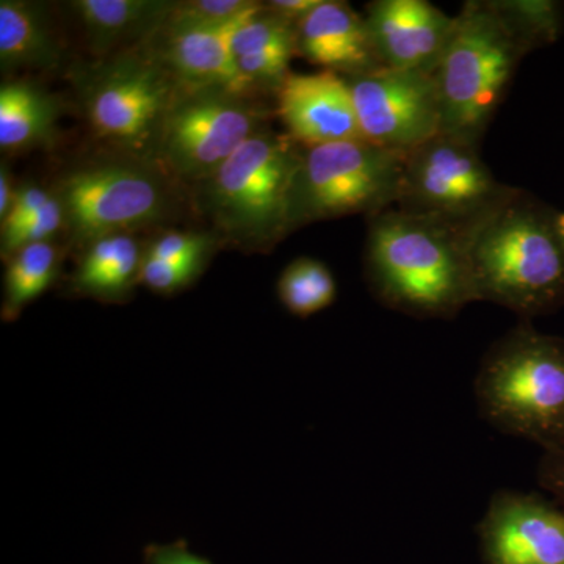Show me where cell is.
Masks as SVG:
<instances>
[{
	"mask_svg": "<svg viewBox=\"0 0 564 564\" xmlns=\"http://www.w3.org/2000/svg\"><path fill=\"white\" fill-rule=\"evenodd\" d=\"M484 220H447L395 206L369 217L364 267L375 299L417 318H452L477 302L470 250Z\"/></svg>",
	"mask_w": 564,
	"mask_h": 564,
	"instance_id": "1",
	"label": "cell"
},
{
	"mask_svg": "<svg viewBox=\"0 0 564 564\" xmlns=\"http://www.w3.org/2000/svg\"><path fill=\"white\" fill-rule=\"evenodd\" d=\"M556 212L514 192L478 226L470 250L475 300L491 302L524 321L564 303V250Z\"/></svg>",
	"mask_w": 564,
	"mask_h": 564,
	"instance_id": "2",
	"label": "cell"
},
{
	"mask_svg": "<svg viewBox=\"0 0 564 564\" xmlns=\"http://www.w3.org/2000/svg\"><path fill=\"white\" fill-rule=\"evenodd\" d=\"M474 395L499 432L543 451L564 447V339L519 323L486 352Z\"/></svg>",
	"mask_w": 564,
	"mask_h": 564,
	"instance_id": "3",
	"label": "cell"
},
{
	"mask_svg": "<svg viewBox=\"0 0 564 564\" xmlns=\"http://www.w3.org/2000/svg\"><path fill=\"white\" fill-rule=\"evenodd\" d=\"M532 47L505 21L492 0H469L455 17L436 77L441 132L480 144L519 63Z\"/></svg>",
	"mask_w": 564,
	"mask_h": 564,
	"instance_id": "4",
	"label": "cell"
},
{
	"mask_svg": "<svg viewBox=\"0 0 564 564\" xmlns=\"http://www.w3.org/2000/svg\"><path fill=\"white\" fill-rule=\"evenodd\" d=\"M304 148L261 131L204 181L203 206L234 245L269 251L293 231L292 209Z\"/></svg>",
	"mask_w": 564,
	"mask_h": 564,
	"instance_id": "5",
	"label": "cell"
},
{
	"mask_svg": "<svg viewBox=\"0 0 564 564\" xmlns=\"http://www.w3.org/2000/svg\"><path fill=\"white\" fill-rule=\"evenodd\" d=\"M404 155L362 139L304 148L293 195V231L345 215L373 217L395 206Z\"/></svg>",
	"mask_w": 564,
	"mask_h": 564,
	"instance_id": "6",
	"label": "cell"
},
{
	"mask_svg": "<svg viewBox=\"0 0 564 564\" xmlns=\"http://www.w3.org/2000/svg\"><path fill=\"white\" fill-rule=\"evenodd\" d=\"M514 192L494 177L478 144L440 132L404 155L395 207L447 220H484Z\"/></svg>",
	"mask_w": 564,
	"mask_h": 564,
	"instance_id": "7",
	"label": "cell"
},
{
	"mask_svg": "<svg viewBox=\"0 0 564 564\" xmlns=\"http://www.w3.org/2000/svg\"><path fill=\"white\" fill-rule=\"evenodd\" d=\"M169 185L144 162H102L63 177L57 198L74 239L88 245L161 220Z\"/></svg>",
	"mask_w": 564,
	"mask_h": 564,
	"instance_id": "8",
	"label": "cell"
},
{
	"mask_svg": "<svg viewBox=\"0 0 564 564\" xmlns=\"http://www.w3.org/2000/svg\"><path fill=\"white\" fill-rule=\"evenodd\" d=\"M263 118L245 96L223 88L184 87L163 118L159 154L180 176L206 181L245 141L263 131Z\"/></svg>",
	"mask_w": 564,
	"mask_h": 564,
	"instance_id": "9",
	"label": "cell"
},
{
	"mask_svg": "<svg viewBox=\"0 0 564 564\" xmlns=\"http://www.w3.org/2000/svg\"><path fill=\"white\" fill-rule=\"evenodd\" d=\"M345 79L362 140L408 154L441 132L443 115L434 74L380 68Z\"/></svg>",
	"mask_w": 564,
	"mask_h": 564,
	"instance_id": "10",
	"label": "cell"
},
{
	"mask_svg": "<svg viewBox=\"0 0 564 564\" xmlns=\"http://www.w3.org/2000/svg\"><path fill=\"white\" fill-rule=\"evenodd\" d=\"M176 90L158 57H122L96 70L85 91L88 120L98 135L133 150L158 143Z\"/></svg>",
	"mask_w": 564,
	"mask_h": 564,
	"instance_id": "11",
	"label": "cell"
},
{
	"mask_svg": "<svg viewBox=\"0 0 564 564\" xmlns=\"http://www.w3.org/2000/svg\"><path fill=\"white\" fill-rule=\"evenodd\" d=\"M485 564H564V508L540 494H494L478 525Z\"/></svg>",
	"mask_w": 564,
	"mask_h": 564,
	"instance_id": "12",
	"label": "cell"
},
{
	"mask_svg": "<svg viewBox=\"0 0 564 564\" xmlns=\"http://www.w3.org/2000/svg\"><path fill=\"white\" fill-rule=\"evenodd\" d=\"M366 24L384 68L436 73L455 17L426 0H375L367 3Z\"/></svg>",
	"mask_w": 564,
	"mask_h": 564,
	"instance_id": "13",
	"label": "cell"
},
{
	"mask_svg": "<svg viewBox=\"0 0 564 564\" xmlns=\"http://www.w3.org/2000/svg\"><path fill=\"white\" fill-rule=\"evenodd\" d=\"M276 113L300 147L362 139L350 87L340 74H289L276 91Z\"/></svg>",
	"mask_w": 564,
	"mask_h": 564,
	"instance_id": "14",
	"label": "cell"
},
{
	"mask_svg": "<svg viewBox=\"0 0 564 564\" xmlns=\"http://www.w3.org/2000/svg\"><path fill=\"white\" fill-rule=\"evenodd\" d=\"M248 17L220 28L166 22L162 28L166 35L159 61L184 87L223 88L236 95H248L252 87L239 73L232 52L234 32Z\"/></svg>",
	"mask_w": 564,
	"mask_h": 564,
	"instance_id": "15",
	"label": "cell"
},
{
	"mask_svg": "<svg viewBox=\"0 0 564 564\" xmlns=\"http://www.w3.org/2000/svg\"><path fill=\"white\" fill-rule=\"evenodd\" d=\"M299 54L325 70L344 73V77L361 76L380 68L366 18L348 3L322 0L296 25Z\"/></svg>",
	"mask_w": 564,
	"mask_h": 564,
	"instance_id": "16",
	"label": "cell"
},
{
	"mask_svg": "<svg viewBox=\"0 0 564 564\" xmlns=\"http://www.w3.org/2000/svg\"><path fill=\"white\" fill-rule=\"evenodd\" d=\"M143 256L137 240L128 234L101 237L85 247L70 278V292L104 303L126 302L140 284Z\"/></svg>",
	"mask_w": 564,
	"mask_h": 564,
	"instance_id": "17",
	"label": "cell"
},
{
	"mask_svg": "<svg viewBox=\"0 0 564 564\" xmlns=\"http://www.w3.org/2000/svg\"><path fill=\"white\" fill-rule=\"evenodd\" d=\"M79 14L95 52H107L148 32L162 31L176 3L155 0H77Z\"/></svg>",
	"mask_w": 564,
	"mask_h": 564,
	"instance_id": "18",
	"label": "cell"
},
{
	"mask_svg": "<svg viewBox=\"0 0 564 564\" xmlns=\"http://www.w3.org/2000/svg\"><path fill=\"white\" fill-rule=\"evenodd\" d=\"M61 58L57 41L43 10L33 3H0L2 69L50 68Z\"/></svg>",
	"mask_w": 564,
	"mask_h": 564,
	"instance_id": "19",
	"label": "cell"
},
{
	"mask_svg": "<svg viewBox=\"0 0 564 564\" xmlns=\"http://www.w3.org/2000/svg\"><path fill=\"white\" fill-rule=\"evenodd\" d=\"M57 102L29 84H6L0 90V147L17 151L44 141L54 131Z\"/></svg>",
	"mask_w": 564,
	"mask_h": 564,
	"instance_id": "20",
	"label": "cell"
},
{
	"mask_svg": "<svg viewBox=\"0 0 564 564\" xmlns=\"http://www.w3.org/2000/svg\"><path fill=\"white\" fill-rule=\"evenodd\" d=\"M61 256L50 242L29 245L9 259L3 280L2 318L13 322L57 280Z\"/></svg>",
	"mask_w": 564,
	"mask_h": 564,
	"instance_id": "21",
	"label": "cell"
},
{
	"mask_svg": "<svg viewBox=\"0 0 564 564\" xmlns=\"http://www.w3.org/2000/svg\"><path fill=\"white\" fill-rule=\"evenodd\" d=\"M278 296L289 313L310 317L336 302L337 284L325 263L313 258H300L282 270Z\"/></svg>",
	"mask_w": 564,
	"mask_h": 564,
	"instance_id": "22",
	"label": "cell"
},
{
	"mask_svg": "<svg viewBox=\"0 0 564 564\" xmlns=\"http://www.w3.org/2000/svg\"><path fill=\"white\" fill-rule=\"evenodd\" d=\"M514 32L532 47L554 44L564 28V3L555 0H492Z\"/></svg>",
	"mask_w": 564,
	"mask_h": 564,
	"instance_id": "23",
	"label": "cell"
},
{
	"mask_svg": "<svg viewBox=\"0 0 564 564\" xmlns=\"http://www.w3.org/2000/svg\"><path fill=\"white\" fill-rule=\"evenodd\" d=\"M259 6L261 3L251 2V0H193V2L176 3L166 22L174 25L220 28V25L242 20Z\"/></svg>",
	"mask_w": 564,
	"mask_h": 564,
	"instance_id": "24",
	"label": "cell"
},
{
	"mask_svg": "<svg viewBox=\"0 0 564 564\" xmlns=\"http://www.w3.org/2000/svg\"><path fill=\"white\" fill-rule=\"evenodd\" d=\"M65 225L62 203L57 196H52L50 203L22 221L17 229L2 234V258L9 259L14 252L29 245L50 242L52 236Z\"/></svg>",
	"mask_w": 564,
	"mask_h": 564,
	"instance_id": "25",
	"label": "cell"
},
{
	"mask_svg": "<svg viewBox=\"0 0 564 564\" xmlns=\"http://www.w3.org/2000/svg\"><path fill=\"white\" fill-rule=\"evenodd\" d=\"M204 262H163L144 259L141 263L140 284L161 295H174L188 288L203 272Z\"/></svg>",
	"mask_w": 564,
	"mask_h": 564,
	"instance_id": "26",
	"label": "cell"
},
{
	"mask_svg": "<svg viewBox=\"0 0 564 564\" xmlns=\"http://www.w3.org/2000/svg\"><path fill=\"white\" fill-rule=\"evenodd\" d=\"M210 239L203 234L169 232L144 252V259L163 262H204Z\"/></svg>",
	"mask_w": 564,
	"mask_h": 564,
	"instance_id": "27",
	"label": "cell"
},
{
	"mask_svg": "<svg viewBox=\"0 0 564 564\" xmlns=\"http://www.w3.org/2000/svg\"><path fill=\"white\" fill-rule=\"evenodd\" d=\"M51 199V193L36 187V185H25V187H22L21 191L14 193V199L11 203L9 214L2 220V234L17 229L31 215L43 209Z\"/></svg>",
	"mask_w": 564,
	"mask_h": 564,
	"instance_id": "28",
	"label": "cell"
},
{
	"mask_svg": "<svg viewBox=\"0 0 564 564\" xmlns=\"http://www.w3.org/2000/svg\"><path fill=\"white\" fill-rule=\"evenodd\" d=\"M538 481L564 508V448L544 451L538 463Z\"/></svg>",
	"mask_w": 564,
	"mask_h": 564,
	"instance_id": "29",
	"label": "cell"
},
{
	"mask_svg": "<svg viewBox=\"0 0 564 564\" xmlns=\"http://www.w3.org/2000/svg\"><path fill=\"white\" fill-rule=\"evenodd\" d=\"M144 560L147 564H212L209 560L188 551L184 543L148 545Z\"/></svg>",
	"mask_w": 564,
	"mask_h": 564,
	"instance_id": "30",
	"label": "cell"
},
{
	"mask_svg": "<svg viewBox=\"0 0 564 564\" xmlns=\"http://www.w3.org/2000/svg\"><path fill=\"white\" fill-rule=\"evenodd\" d=\"M321 2L322 0H272L267 3V9L299 25V22L303 21L311 11L317 9Z\"/></svg>",
	"mask_w": 564,
	"mask_h": 564,
	"instance_id": "31",
	"label": "cell"
},
{
	"mask_svg": "<svg viewBox=\"0 0 564 564\" xmlns=\"http://www.w3.org/2000/svg\"><path fill=\"white\" fill-rule=\"evenodd\" d=\"M14 192L11 188V180L9 170L6 166H2V172H0V218H6V215L9 214L11 203L14 199Z\"/></svg>",
	"mask_w": 564,
	"mask_h": 564,
	"instance_id": "32",
	"label": "cell"
},
{
	"mask_svg": "<svg viewBox=\"0 0 564 564\" xmlns=\"http://www.w3.org/2000/svg\"><path fill=\"white\" fill-rule=\"evenodd\" d=\"M556 234H558L560 242L563 245L564 250V212H556Z\"/></svg>",
	"mask_w": 564,
	"mask_h": 564,
	"instance_id": "33",
	"label": "cell"
},
{
	"mask_svg": "<svg viewBox=\"0 0 564 564\" xmlns=\"http://www.w3.org/2000/svg\"><path fill=\"white\" fill-rule=\"evenodd\" d=\"M560 448H564V447H560Z\"/></svg>",
	"mask_w": 564,
	"mask_h": 564,
	"instance_id": "34",
	"label": "cell"
}]
</instances>
